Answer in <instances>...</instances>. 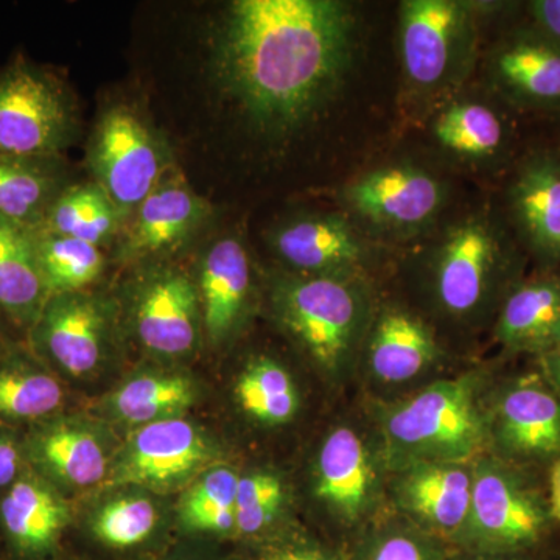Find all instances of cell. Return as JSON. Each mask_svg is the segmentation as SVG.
Masks as SVG:
<instances>
[{"label": "cell", "mask_w": 560, "mask_h": 560, "mask_svg": "<svg viewBox=\"0 0 560 560\" xmlns=\"http://www.w3.org/2000/svg\"><path fill=\"white\" fill-rule=\"evenodd\" d=\"M355 38L348 3L235 0L213 35V75L254 128L289 136L307 127L341 90Z\"/></svg>", "instance_id": "obj_1"}, {"label": "cell", "mask_w": 560, "mask_h": 560, "mask_svg": "<svg viewBox=\"0 0 560 560\" xmlns=\"http://www.w3.org/2000/svg\"><path fill=\"white\" fill-rule=\"evenodd\" d=\"M422 260L438 311L458 323H475L510 287L518 250L500 215L481 208L445 224L429 242Z\"/></svg>", "instance_id": "obj_2"}, {"label": "cell", "mask_w": 560, "mask_h": 560, "mask_svg": "<svg viewBox=\"0 0 560 560\" xmlns=\"http://www.w3.org/2000/svg\"><path fill=\"white\" fill-rule=\"evenodd\" d=\"M272 308L285 330L327 374H340L355 355L370 323V298L361 278L275 280Z\"/></svg>", "instance_id": "obj_3"}, {"label": "cell", "mask_w": 560, "mask_h": 560, "mask_svg": "<svg viewBox=\"0 0 560 560\" xmlns=\"http://www.w3.org/2000/svg\"><path fill=\"white\" fill-rule=\"evenodd\" d=\"M79 136V106L55 70L21 55L0 70V156L65 158Z\"/></svg>", "instance_id": "obj_4"}, {"label": "cell", "mask_w": 560, "mask_h": 560, "mask_svg": "<svg viewBox=\"0 0 560 560\" xmlns=\"http://www.w3.org/2000/svg\"><path fill=\"white\" fill-rule=\"evenodd\" d=\"M486 431L470 378L433 383L385 419L390 447L416 463H464L482 451Z\"/></svg>", "instance_id": "obj_5"}, {"label": "cell", "mask_w": 560, "mask_h": 560, "mask_svg": "<svg viewBox=\"0 0 560 560\" xmlns=\"http://www.w3.org/2000/svg\"><path fill=\"white\" fill-rule=\"evenodd\" d=\"M88 165L125 221L172 171L167 140L136 106L117 103L103 109L88 143Z\"/></svg>", "instance_id": "obj_6"}, {"label": "cell", "mask_w": 560, "mask_h": 560, "mask_svg": "<svg viewBox=\"0 0 560 560\" xmlns=\"http://www.w3.org/2000/svg\"><path fill=\"white\" fill-rule=\"evenodd\" d=\"M474 7L459 0L401 2L400 61L411 90L440 94L467 75L478 36Z\"/></svg>", "instance_id": "obj_7"}, {"label": "cell", "mask_w": 560, "mask_h": 560, "mask_svg": "<svg viewBox=\"0 0 560 560\" xmlns=\"http://www.w3.org/2000/svg\"><path fill=\"white\" fill-rule=\"evenodd\" d=\"M551 512L508 467L481 460L474 470L469 517L455 550L529 555L548 534Z\"/></svg>", "instance_id": "obj_8"}, {"label": "cell", "mask_w": 560, "mask_h": 560, "mask_svg": "<svg viewBox=\"0 0 560 560\" xmlns=\"http://www.w3.org/2000/svg\"><path fill=\"white\" fill-rule=\"evenodd\" d=\"M444 180L415 164H390L363 173L341 191L349 215L375 234L410 238L429 230L447 202Z\"/></svg>", "instance_id": "obj_9"}, {"label": "cell", "mask_w": 560, "mask_h": 560, "mask_svg": "<svg viewBox=\"0 0 560 560\" xmlns=\"http://www.w3.org/2000/svg\"><path fill=\"white\" fill-rule=\"evenodd\" d=\"M212 215L186 176L173 167L125 221L114 256L130 264H156L187 248Z\"/></svg>", "instance_id": "obj_10"}, {"label": "cell", "mask_w": 560, "mask_h": 560, "mask_svg": "<svg viewBox=\"0 0 560 560\" xmlns=\"http://www.w3.org/2000/svg\"><path fill=\"white\" fill-rule=\"evenodd\" d=\"M114 326V307L86 291L50 296L27 335L31 352L43 364L73 378L101 366Z\"/></svg>", "instance_id": "obj_11"}, {"label": "cell", "mask_w": 560, "mask_h": 560, "mask_svg": "<svg viewBox=\"0 0 560 560\" xmlns=\"http://www.w3.org/2000/svg\"><path fill=\"white\" fill-rule=\"evenodd\" d=\"M132 289V327L153 355L179 359L200 342L202 316L197 283L187 272L156 261Z\"/></svg>", "instance_id": "obj_12"}, {"label": "cell", "mask_w": 560, "mask_h": 560, "mask_svg": "<svg viewBox=\"0 0 560 560\" xmlns=\"http://www.w3.org/2000/svg\"><path fill=\"white\" fill-rule=\"evenodd\" d=\"M268 245L291 275L361 278L368 246L359 230L338 213H308L278 224Z\"/></svg>", "instance_id": "obj_13"}, {"label": "cell", "mask_w": 560, "mask_h": 560, "mask_svg": "<svg viewBox=\"0 0 560 560\" xmlns=\"http://www.w3.org/2000/svg\"><path fill=\"white\" fill-rule=\"evenodd\" d=\"M70 512L50 481L28 469L0 493V545L9 560L60 555Z\"/></svg>", "instance_id": "obj_14"}, {"label": "cell", "mask_w": 560, "mask_h": 560, "mask_svg": "<svg viewBox=\"0 0 560 560\" xmlns=\"http://www.w3.org/2000/svg\"><path fill=\"white\" fill-rule=\"evenodd\" d=\"M210 458L208 441L187 420L171 418L140 427L117 464L114 481L165 488L189 478Z\"/></svg>", "instance_id": "obj_15"}, {"label": "cell", "mask_w": 560, "mask_h": 560, "mask_svg": "<svg viewBox=\"0 0 560 560\" xmlns=\"http://www.w3.org/2000/svg\"><path fill=\"white\" fill-rule=\"evenodd\" d=\"M200 294L202 330L212 342L237 334L248 315L253 296V267L245 243L223 235L202 253L195 279Z\"/></svg>", "instance_id": "obj_16"}, {"label": "cell", "mask_w": 560, "mask_h": 560, "mask_svg": "<svg viewBox=\"0 0 560 560\" xmlns=\"http://www.w3.org/2000/svg\"><path fill=\"white\" fill-rule=\"evenodd\" d=\"M508 209L515 234L545 264L560 261V156L537 153L512 179Z\"/></svg>", "instance_id": "obj_17"}, {"label": "cell", "mask_w": 560, "mask_h": 560, "mask_svg": "<svg viewBox=\"0 0 560 560\" xmlns=\"http://www.w3.org/2000/svg\"><path fill=\"white\" fill-rule=\"evenodd\" d=\"M471 482L474 471L463 463H416L400 480V501L418 528L455 548L469 517Z\"/></svg>", "instance_id": "obj_18"}, {"label": "cell", "mask_w": 560, "mask_h": 560, "mask_svg": "<svg viewBox=\"0 0 560 560\" xmlns=\"http://www.w3.org/2000/svg\"><path fill=\"white\" fill-rule=\"evenodd\" d=\"M500 447L521 459H560V397L536 377L512 383L493 415Z\"/></svg>", "instance_id": "obj_19"}, {"label": "cell", "mask_w": 560, "mask_h": 560, "mask_svg": "<svg viewBox=\"0 0 560 560\" xmlns=\"http://www.w3.org/2000/svg\"><path fill=\"white\" fill-rule=\"evenodd\" d=\"M490 77L518 105L556 108L560 106V43L539 31L512 36L493 51Z\"/></svg>", "instance_id": "obj_20"}, {"label": "cell", "mask_w": 560, "mask_h": 560, "mask_svg": "<svg viewBox=\"0 0 560 560\" xmlns=\"http://www.w3.org/2000/svg\"><path fill=\"white\" fill-rule=\"evenodd\" d=\"M24 447L31 469L47 481L88 488L108 470L102 442L75 423L50 419L36 423L25 434Z\"/></svg>", "instance_id": "obj_21"}, {"label": "cell", "mask_w": 560, "mask_h": 560, "mask_svg": "<svg viewBox=\"0 0 560 560\" xmlns=\"http://www.w3.org/2000/svg\"><path fill=\"white\" fill-rule=\"evenodd\" d=\"M374 485V467L363 440L349 427L331 431L316 459V495L342 522L353 525L366 514Z\"/></svg>", "instance_id": "obj_22"}, {"label": "cell", "mask_w": 560, "mask_h": 560, "mask_svg": "<svg viewBox=\"0 0 560 560\" xmlns=\"http://www.w3.org/2000/svg\"><path fill=\"white\" fill-rule=\"evenodd\" d=\"M70 184L65 158L0 156V224L28 234L39 231Z\"/></svg>", "instance_id": "obj_23"}, {"label": "cell", "mask_w": 560, "mask_h": 560, "mask_svg": "<svg viewBox=\"0 0 560 560\" xmlns=\"http://www.w3.org/2000/svg\"><path fill=\"white\" fill-rule=\"evenodd\" d=\"M495 337L512 350L545 355L560 340V278L539 276L501 301Z\"/></svg>", "instance_id": "obj_24"}, {"label": "cell", "mask_w": 560, "mask_h": 560, "mask_svg": "<svg viewBox=\"0 0 560 560\" xmlns=\"http://www.w3.org/2000/svg\"><path fill=\"white\" fill-rule=\"evenodd\" d=\"M438 355L433 334L422 319L401 308L383 311L368 340V363L377 381L404 383L418 377Z\"/></svg>", "instance_id": "obj_25"}, {"label": "cell", "mask_w": 560, "mask_h": 560, "mask_svg": "<svg viewBox=\"0 0 560 560\" xmlns=\"http://www.w3.org/2000/svg\"><path fill=\"white\" fill-rule=\"evenodd\" d=\"M49 301L32 234L0 224V313L10 326L28 331Z\"/></svg>", "instance_id": "obj_26"}, {"label": "cell", "mask_w": 560, "mask_h": 560, "mask_svg": "<svg viewBox=\"0 0 560 560\" xmlns=\"http://www.w3.org/2000/svg\"><path fill=\"white\" fill-rule=\"evenodd\" d=\"M32 352L14 349L0 360V422L33 427L60 411L65 389Z\"/></svg>", "instance_id": "obj_27"}, {"label": "cell", "mask_w": 560, "mask_h": 560, "mask_svg": "<svg viewBox=\"0 0 560 560\" xmlns=\"http://www.w3.org/2000/svg\"><path fill=\"white\" fill-rule=\"evenodd\" d=\"M125 217L97 183L70 184L54 202L39 231L66 235L97 248L116 245Z\"/></svg>", "instance_id": "obj_28"}, {"label": "cell", "mask_w": 560, "mask_h": 560, "mask_svg": "<svg viewBox=\"0 0 560 560\" xmlns=\"http://www.w3.org/2000/svg\"><path fill=\"white\" fill-rule=\"evenodd\" d=\"M431 132L441 149L466 161L493 160L508 143L503 117L478 101L448 103L434 119Z\"/></svg>", "instance_id": "obj_29"}, {"label": "cell", "mask_w": 560, "mask_h": 560, "mask_svg": "<svg viewBox=\"0 0 560 560\" xmlns=\"http://www.w3.org/2000/svg\"><path fill=\"white\" fill-rule=\"evenodd\" d=\"M32 242L49 298L84 291L105 271V254L91 243L47 231L33 232Z\"/></svg>", "instance_id": "obj_30"}, {"label": "cell", "mask_w": 560, "mask_h": 560, "mask_svg": "<svg viewBox=\"0 0 560 560\" xmlns=\"http://www.w3.org/2000/svg\"><path fill=\"white\" fill-rule=\"evenodd\" d=\"M160 515L154 504L142 497H121L109 501L92 517V540L109 555L139 558L153 548Z\"/></svg>", "instance_id": "obj_31"}, {"label": "cell", "mask_w": 560, "mask_h": 560, "mask_svg": "<svg viewBox=\"0 0 560 560\" xmlns=\"http://www.w3.org/2000/svg\"><path fill=\"white\" fill-rule=\"evenodd\" d=\"M238 477L230 467L209 470L180 503L179 522L191 536L235 539Z\"/></svg>", "instance_id": "obj_32"}, {"label": "cell", "mask_w": 560, "mask_h": 560, "mask_svg": "<svg viewBox=\"0 0 560 560\" xmlns=\"http://www.w3.org/2000/svg\"><path fill=\"white\" fill-rule=\"evenodd\" d=\"M246 415L268 425L290 422L300 408V397L290 372L270 359L250 361L235 386Z\"/></svg>", "instance_id": "obj_33"}, {"label": "cell", "mask_w": 560, "mask_h": 560, "mask_svg": "<svg viewBox=\"0 0 560 560\" xmlns=\"http://www.w3.org/2000/svg\"><path fill=\"white\" fill-rule=\"evenodd\" d=\"M194 399V386L183 375L147 374L121 386L114 396L113 407L125 422L147 425L176 418Z\"/></svg>", "instance_id": "obj_34"}, {"label": "cell", "mask_w": 560, "mask_h": 560, "mask_svg": "<svg viewBox=\"0 0 560 560\" xmlns=\"http://www.w3.org/2000/svg\"><path fill=\"white\" fill-rule=\"evenodd\" d=\"M453 550L418 526H386L370 530L342 552L346 560H447Z\"/></svg>", "instance_id": "obj_35"}, {"label": "cell", "mask_w": 560, "mask_h": 560, "mask_svg": "<svg viewBox=\"0 0 560 560\" xmlns=\"http://www.w3.org/2000/svg\"><path fill=\"white\" fill-rule=\"evenodd\" d=\"M283 495L282 482L276 475L256 471L241 477L235 499V539L267 541Z\"/></svg>", "instance_id": "obj_36"}, {"label": "cell", "mask_w": 560, "mask_h": 560, "mask_svg": "<svg viewBox=\"0 0 560 560\" xmlns=\"http://www.w3.org/2000/svg\"><path fill=\"white\" fill-rule=\"evenodd\" d=\"M246 560H346L345 552L300 536H278L259 544Z\"/></svg>", "instance_id": "obj_37"}, {"label": "cell", "mask_w": 560, "mask_h": 560, "mask_svg": "<svg viewBox=\"0 0 560 560\" xmlns=\"http://www.w3.org/2000/svg\"><path fill=\"white\" fill-rule=\"evenodd\" d=\"M31 469L25 455L24 440H18L10 425L0 422V493Z\"/></svg>", "instance_id": "obj_38"}, {"label": "cell", "mask_w": 560, "mask_h": 560, "mask_svg": "<svg viewBox=\"0 0 560 560\" xmlns=\"http://www.w3.org/2000/svg\"><path fill=\"white\" fill-rule=\"evenodd\" d=\"M529 13L537 31L560 43V0H536L529 3Z\"/></svg>", "instance_id": "obj_39"}, {"label": "cell", "mask_w": 560, "mask_h": 560, "mask_svg": "<svg viewBox=\"0 0 560 560\" xmlns=\"http://www.w3.org/2000/svg\"><path fill=\"white\" fill-rule=\"evenodd\" d=\"M545 370L560 397V340L544 355Z\"/></svg>", "instance_id": "obj_40"}, {"label": "cell", "mask_w": 560, "mask_h": 560, "mask_svg": "<svg viewBox=\"0 0 560 560\" xmlns=\"http://www.w3.org/2000/svg\"><path fill=\"white\" fill-rule=\"evenodd\" d=\"M447 560H534L529 555H478V552L453 550Z\"/></svg>", "instance_id": "obj_41"}, {"label": "cell", "mask_w": 560, "mask_h": 560, "mask_svg": "<svg viewBox=\"0 0 560 560\" xmlns=\"http://www.w3.org/2000/svg\"><path fill=\"white\" fill-rule=\"evenodd\" d=\"M551 517L560 522V459L556 460L551 470Z\"/></svg>", "instance_id": "obj_42"}, {"label": "cell", "mask_w": 560, "mask_h": 560, "mask_svg": "<svg viewBox=\"0 0 560 560\" xmlns=\"http://www.w3.org/2000/svg\"><path fill=\"white\" fill-rule=\"evenodd\" d=\"M5 324H9V320L3 318L2 313H0V360L5 359L10 352L16 349L11 345L9 338H7Z\"/></svg>", "instance_id": "obj_43"}, {"label": "cell", "mask_w": 560, "mask_h": 560, "mask_svg": "<svg viewBox=\"0 0 560 560\" xmlns=\"http://www.w3.org/2000/svg\"><path fill=\"white\" fill-rule=\"evenodd\" d=\"M165 560H220L217 558H210L208 555H200V552H178V555H173L171 558H165Z\"/></svg>", "instance_id": "obj_44"}, {"label": "cell", "mask_w": 560, "mask_h": 560, "mask_svg": "<svg viewBox=\"0 0 560 560\" xmlns=\"http://www.w3.org/2000/svg\"><path fill=\"white\" fill-rule=\"evenodd\" d=\"M0 560H9V558H7L5 551H3L2 545H0Z\"/></svg>", "instance_id": "obj_45"}, {"label": "cell", "mask_w": 560, "mask_h": 560, "mask_svg": "<svg viewBox=\"0 0 560 560\" xmlns=\"http://www.w3.org/2000/svg\"><path fill=\"white\" fill-rule=\"evenodd\" d=\"M47 560H69V559H65V558H62V555H61V552H60V555L54 556V558H51V559H47Z\"/></svg>", "instance_id": "obj_46"}]
</instances>
